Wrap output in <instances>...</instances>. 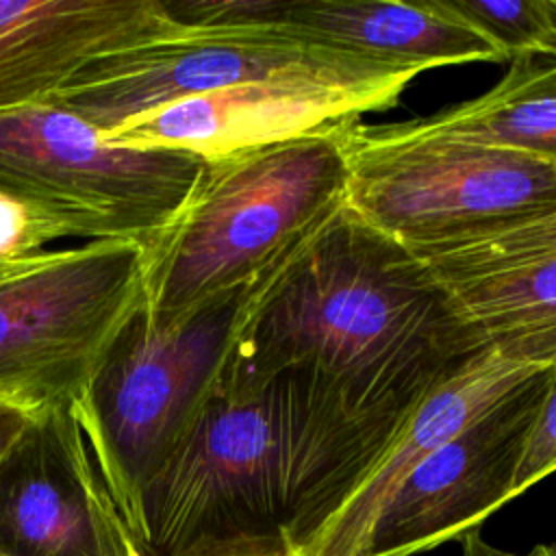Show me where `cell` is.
<instances>
[{"mask_svg":"<svg viewBox=\"0 0 556 556\" xmlns=\"http://www.w3.org/2000/svg\"><path fill=\"white\" fill-rule=\"evenodd\" d=\"M484 350L430 265L343 202L263 271L215 384L306 365L367 408L406 413Z\"/></svg>","mask_w":556,"mask_h":556,"instance_id":"obj_1","label":"cell"},{"mask_svg":"<svg viewBox=\"0 0 556 556\" xmlns=\"http://www.w3.org/2000/svg\"><path fill=\"white\" fill-rule=\"evenodd\" d=\"M413 410L367 408L306 365L213 384L146 493L148 556L235 534L285 536L295 547L345 502Z\"/></svg>","mask_w":556,"mask_h":556,"instance_id":"obj_2","label":"cell"},{"mask_svg":"<svg viewBox=\"0 0 556 556\" xmlns=\"http://www.w3.org/2000/svg\"><path fill=\"white\" fill-rule=\"evenodd\" d=\"M354 122L208 159L182 217L150 256L146 311L178 317L298 248L345 202Z\"/></svg>","mask_w":556,"mask_h":556,"instance_id":"obj_3","label":"cell"},{"mask_svg":"<svg viewBox=\"0 0 556 556\" xmlns=\"http://www.w3.org/2000/svg\"><path fill=\"white\" fill-rule=\"evenodd\" d=\"M261 276L172 319L152 317L143 304L89 382L85 413L93 450L146 556V493L213 391Z\"/></svg>","mask_w":556,"mask_h":556,"instance_id":"obj_4","label":"cell"},{"mask_svg":"<svg viewBox=\"0 0 556 556\" xmlns=\"http://www.w3.org/2000/svg\"><path fill=\"white\" fill-rule=\"evenodd\" d=\"M208 159L178 148H132L54 104L0 113V195L85 241L163 245Z\"/></svg>","mask_w":556,"mask_h":556,"instance_id":"obj_5","label":"cell"},{"mask_svg":"<svg viewBox=\"0 0 556 556\" xmlns=\"http://www.w3.org/2000/svg\"><path fill=\"white\" fill-rule=\"evenodd\" d=\"M345 204L413 252L556 206V163L402 124L348 132Z\"/></svg>","mask_w":556,"mask_h":556,"instance_id":"obj_6","label":"cell"},{"mask_svg":"<svg viewBox=\"0 0 556 556\" xmlns=\"http://www.w3.org/2000/svg\"><path fill=\"white\" fill-rule=\"evenodd\" d=\"M150 254L85 241L0 265V397L56 408L89 382L122 326L146 304Z\"/></svg>","mask_w":556,"mask_h":556,"instance_id":"obj_7","label":"cell"},{"mask_svg":"<svg viewBox=\"0 0 556 556\" xmlns=\"http://www.w3.org/2000/svg\"><path fill=\"white\" fill-rule=\"evenodd\" d=\"M300 72L402 70L304 46L276 30H174L89 63L46 104L106 135L187 98Z\"/></svg>","mask_w":556,"mask_h":556,"instance_id":"obj_8","label":"cell"},{"mask_svg":"<svg viewBox=\"0 0 556 556\" xmlns=\"http://www.w3.org/2000/svg\"><path fill=\"white\" fill-rule=\"evenodd\" d=\"M85 393L39 410L2 460L0 556H146L98 463Z\"/></svg>","mask_w":556,"mask_h":556,"instance_id":"obj_9","label":"cell"},{"mask_svg":"<svg viewBox=\"0 0 556 556\" xmlns=\"http://www.w3.org/2000/svg\"><path fill=\"white\" fill-rule=\"evenodd\" d=\"M552 367H539L493 408L430 452L395 489L358 556H413L476 532L504 502Z\"/></svg>","mask_w":556,"mask_h":556,"instance_id":"obj_10","label":"cell"},{"mask_svg":"<svg viewBox=\"0 0 556 556\" xmlns=\"http://www.w3.org/2000/svg\"><path fill=\"white\" fill-rule=\"evenodd\" d=\"M410 72H300L217 89L137 117L104 137L132 148H178L204 159L308 135L387 109Z\"/></svg>","mask_w":556,"mask_h":556,"instance_id":"obj_11","label":"cell"},{"mask_svg":"<svg viewBox=\"0 0 556 556\" xmlns=\"http://www.w3.org/2000/svg\"><path fill=\"white\" fill-rule=\"evenodd\" d=\"M174 30L161 0H0V113L46 104L89 63Z\"/></svg>","mask_w":556,"mask_h":556,"instance_id":"obj_12","label":"cell"},{"mask_svg":"<svg viewBox=\"0 0 556 556\" xmlns=\"http://www.w3.org/2000/svg\"><path fill=\"white\" fill-rule=\"evenodd\" d=\"M536 369L513 363L489 348L430 389L345 502L308 539L291 547L293 556H358L402 480Z\"/></svg>","mask_w":556,"mask_h":556,"instance_id":"obj_13","label":"cell"},{"mask_svg":"<svg viewBox=\"0 0 556 556\" xmlns=\"http://www.w3.org/2000/svg\"><path fill=\"white\" fill-rule=\"evenodd\" d=\"M274 30L304 46L413 74L469 61H506L441 0H282Z\"/></svg>","mask_w":556,"mask_h":556,"instance_id":"obj_14","label":"cell"},{"mask_svg":"<svg viewBox=\"0 0 556 556\" xmlns=\"http://www.w3.org/2000/svg\"><path fill=\"white\" fill-rule=\"evenodd\" d=\"M406 130L515 150L556 163V54H519L486 93L437 113L404 122Z\"/></svg>","mask_w":556,"mask_h":556,"instance_id":"obj_15","label":"cell"},{"mask_svg":"<svg viewBox=\"0 0 556 556\" xmlns=\"http://www.w3.org/2000/svg\"><path fill=\"white\" fill-rule=\"evenodd\" d=\"M445 285L486 348L513 363L556 365V256Z\"/></svg>","mask_w":556,"mask_h":556,"instance_id":"obj_16","label":"cell"},{"mask_svg":"<svg viewBox=\"0 0 556 556\" xmlns=\"http://www.w3.org/2000/svg\"><path fill=\"white\" fill-rule=\"evenodd\" d=\"M445 282L556 256V206L486 232L415 252Z\"/></svg>","mask_w":556,"mask_h":556,"instance_id":"obj_17","label":"cell"},{"mask_svg":"<svg viewBox=\"0 0 556 556\" xmlns=\"http://www.w3.org/2000/svg\"><path fill=\"white\" fill-rule=\"evenodd\" d=\"M510 61L519 54H556L549 0H441Z\"/></svg>","mask_w":556,"mask_h":556,"instance_id":"obj_18","label":"cell"},{"mask_svg":"<svg viewBox=\"0 0 556 556\" xmlns=\"http://www.w3.org/2000/svg\"><path fill=\"white\" fill-rule=\"evenodd\" d=\"M554 471H556V365L552 367L545 395L541 400V406L526 437V445H523L521 460L515 473V484H513L515 497Z\"/></svg>","mask_w":556,"mask_h":556,"instance_id":"obj_19","label":"cell"},{"mask_svg":"<svg viewBox=\"0 0 556 556\" xmlns=\"http://www.w3.org/2000/svg\"><path fill=\"white\" fill-rule=\"evenodd\" d=\"M172 556H293L285 536H204L187 543Z\"/></svg>","mask_w":556,"mask_h":556,"instance_id":"obj_20","label":"cell"},{"mask_svg":"<svg viewBox=\"0 0 556 556\" xmlns=\"http://www.w3.org/2000/svg\"><path fill=\"white\" fill-rule=\"evenodd\" d=\"M37 410L0 397V465L11 452V447L17 443V439L26 432V428L33 424Z\"/></svg>","mask_w":556,"mask_h":556,"instance_id":"obj_21","label":"cell"},{"mask_svg":"<svg viewBox=\"0 0 556 556\" xmlns=\"http://www.w3.org/2000/svg\"><path fill=\"white\" fill-rule=\"evenodd\" d=\"M460 556H556V545H534L530 547L528 552H508V549H502V547H495L493 543H489L478 530L476 532H469L460 539Z\"/></svg>","mask_w":556,"mask_h":556,"instance_id":"obj_22","label":"cell"},{"mask_svg":"<svg viewBox=\"0 0 556 556\" xmlns=\"http://www.w3.org/2000/svg\"><path fill=\"white\" fill-rule=\"evenodd\" d=\"M549 9H552V20H554V28H556V0H549Z\"/></svg>","mask_w":556,"mask_h":556,"instance_id":"obj_23","label":"cell"}]
</instances>
